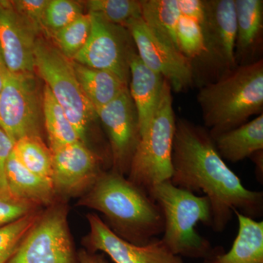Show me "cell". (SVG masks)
Here are the masks:
<instances>
[{"label":"cell","mask_w":263,"mask_h":263,"mask_svg":"<svg viewBox=\"0 0 263 263\" xmlns=\"http://www.w3.org/2000/svg\"><path fill=\"white\" fill-rule=\"evenodd\" d=\"M176 123L172 89L164 80L160 103L148 129L141 136L127 175L131 182L147 193L157 183L172 177Z\"/></svg>","instance_id":"5b68a950"},{"label":"cell","mask_w":263,"mask_h":263,"mask_svg":"<svg viewBox=\"0 0 263 263\" xmlns=\"http://www.w3.org/2000/svg\"><path fill=\"white\" fill-rule=\"evenodd\" d=\"M164 217L161 240L176 255L205 259L212 251L210 241L197 233L199 222L211 227L212 208L206 196H197L177 187L171 180L157 183L148 193Z\"/></svg>","instance_id":"277c9868"},{"label":"cell","mask_w":263,"mask_h":263,"mask_svg":"<svg viewBox=\"0 0 263 263\" xmlns=\"http://www.w3.org/2000/svg\"><path fill=\"white\" fill-rule=\"evenodd\" d=\"M178 6L181 15L202 23L205 10L203 0H178Z\"/></svg>","instance_id":"d6a6232c"},{"label":"cell","mask_w":263,"mask_h":263,"mask_svg":"<svg viewBox=\"0 0 263 263\" xmlns=\"http://www.w3.org/2000/svg\"><path fill=\"white\" fill-rule=\"evenodd\" d=\"M6 181L12 193L41 207L49 206L57 200L51 180L41 177L24 167L13 152L7 162Z\"/></svg>","instance_id":"ac0fdd59"},{"label":"cell","mask_w":263,"mask_h":263,"mask_svg":"<svg viewBox=\"0 0 263 263\" xmlns=\"http://www.w3.org/2000/svg\"><path fill=\"white\" fill-rule=\"evenodd\" d=\"M180 16L178 0L141 1V18L147 27L156 37L179 51L176 27Z\"/></svg>","instance_id":"7402d4cb"},{"label":"cell","mask_w":263,"mask_h":263,"mask_svg":"<svg viewBox=\"0 0 263 263\" xmlns=\"http://www.w3.org/2000/svg\"><path fill=\"white\" fill-rule=\"evenodd\" d=\"M108 134L113 171L129 174L133 155L139 143V122L136 106L127 88L117 98L95 110Z\"/></svg>","instance_id":"8fae6325"},{"label":"cell","mask_w":263,"mask_h":263,"mask_svg":"<svg viewBox=\"0 0 263 263\" xmlns=\"http://www.w3.org/2000/svg\"><path fill=\"white\" fill-rule=\"evenodd\" d=\"M34 60L35 68L84 143L97 114L77 80L72 61L41 40L36 42Z\"/></svg>","instance_id":"52a82bcc"},{"label":"cell","mask_w":263,"mask_h":263,"mask_svg":"<svg viewBox=\"0 0 263 263\" xmlns=\"http://www.w3.org/2000/svg\"><path fill=\"white\" fill-rule=\"evenodd\" d=\"M42 108L50 149L81 141L65 112L46 85L43 89Z\"/></svg>","instance_id":"603a6c76"},{"label":"cell","mask_w":263,"mask_h":263,"mask_svg":"<svg viewBox=\"0 0 263 263\" xmlns=\"http://www.w3.org/2000/svg\"><path fill=\"white\" fill-rule=\"evenodd\" d=\"M197 99L213 139L239 127L252 116L262 114V59L237 66L202 86Z\"/></svg>","instance_id":"3957f363"},{"label":"cell","mask_w":263,"mask_h":263,"mask_svg":"<svg viewBox=\"0 0 263 263\" xmlns=\"http://www.w3.org/2000/svg\"><path fill=\"white\" fill-rule=\"evenodd\" d=\"M91 32L87 42L72 61L91 68L108 71L124 84L129 82V61L137 52L125 27L114 25L90 13Z\"/></svg>","instance_id":"ba28073f"},{"label":"cell","mask_w":263,"mask_h":263,"mask_svg":"<svg viewBox=\"0 0 263 263\" xmlns=\"http://www.w3.org/2000/svg\"><path fill=\"white\" fill-rule=\"evenodd\" d=\"M36 34L12 3L0 1V51L9 72L33 74Z\"/></svg>","instance_id":"9a60e30c"},{"label":"cell","mask_w":263,"mask_h":263,"mask_svg":"<svg viewBox=\"0 0 263 263\" xmlns=\"http://www.w3.org/2000/svg\"><path fill=\"white\" fill-rule=\"evenodd\" d=\"M237 34L235 59L247 58L260 41L263 29L262 0H235Z\"/></svg>","instance_id":"44dd1931"},{"label":"cell","mask_w":263,"mask_h":263,"mask_svg":"<svg viewBox=\"0 0 263 263\" xmlns=\"http://www.w3.org/2000/svg\"><path fill=\"white\" fill-rule=\"evenodd\" d=\"M42 209L0 227V263H5L14 252L19 242L37 221Z\"/></svg>","instance_id":"f1b7e54d"},{"label":"cell","mask_w":263,"mask_h":263,"mask_svg":"<svg viewBox=\"0 0 263 263\" xmlns=\"http://www.w3.org/2000/svg\"><path fill=\"white\" fill-rule=\"evenodd\" d=\"M77 205L102 213L110 229L133 245H147L163 233L160 206L145 190L113 170L102 173Z\"/></svg>","instance_id":"7a4b0ae2"},{"label":"cell","mask_w":263,"mask_h":263,"mask_svg":"<svg viewBox=\"0 0 263 263\" xmlns=\"http://www.w3.org/2000/svg\"><path fill=\"white\" fill-rule=\"evenodd\" d=\"M67 217L66 200L57 198L41 211L5 263L77 262Z\"/></svg>","instance_id":"8992f818"},{"label":"cell","mask_w":263,"mask_h":263,"mask_svg":"<svg viewBox=\"0 0 263 263\" xmlns=\"http://www.w3.org/2000/svg\"><path fill=\"white\" fill-rule=\"evenodd\" d=\"M43 112L33 74L9 72L0 94V127L15 142L24 137L40 136Z\"/></svg>","instance_id":"9c48e42d"},{"label":"cell","mask_w":263,"mask_h":263,"mask_svg":"<svg viewBox=\"0 0 263 263\" xmlns=\"http://www.w3.org/2000/svg\"><path fill=\"white\" fill-rule=\"evenodd\" d=\"M223 160L238 162L263 149V115L214 138Z\"/></svg>","instance_id":"d6986e66"},{"label":"cell","mask_w":263,"mask_h":263,"mask_svg":"<svg viewBox=\"0 0 263 263\" xmlns=\"http://www.w3.org/2000/svg\"><path fill=\"white\" fill-rule=\"evenodd\" d=\"M13 152L24 167L41 177L51 180L52 182V152L43 143L41 136L21 138L15 142Z\"/></svg>","instance_id":"cb8c5ba5"},{"label":"cell","mask_w":263,"mask_h":263,"mask_svg":"<svg viewBox=\"0 0 263 263\" xmlns=\"http://www.w3.org/2000/svg\"><path fill=\"white\" fill-rule=\"evenodd\" d=\"M129 95L138 113L141 136L148 129L160 103L164 79L147 67L137 52L129 61Z\"/></svg>","instance_id":"2e32d148"},{"label":"cell","mask_w":263,"mask_h":263,"mask_svg":"<svg viewBox=\"0 0 263 263\" xmlns=\"http://www.w3.org/2000/svg\"><path fill=\"white\" fill-rule=\"evenodd\" d=\"M89 13L98 15L114 25L127 28L133 21L141 17V1L137 0H91Z\"/></svg>","instance_id":"d4e9b609"},{"label":"cell","mask_w":263,"mask_h":263,"mask_svg":"<svg viewBox=\"0 0 263 263\" xmlns=\"http://www.w3.org/2000/svg\"><path fill=\"white\" fill-rule=\"evenodd\" d=\"M48 0H22L12 2L13 8L20 16L35 32L43 28V17Z\"/></svg>","instance_id":"4dcf8cb0"},{"label":"cell","mask_w":263,"mask_h":263,"mask_svg":"<svg viewBox=\"0 0 263 263\" xmlns=\"http://www.w3.org/2000/svg\"><path fill=\"white\" fill-rule=\"evenodd\" d=\"M72 64L81 89L95 110L113 101L128 88L108 71L91 68L74 61Z\"/></svg>","instance_id":"ffe728a7"},{"label":"cell","mask_w":263,"mask_h":263,"mask_svg":"<svg viewBox=\"0 0 263 263\" xmlns=\"http://www.w3.org/2000/svg\"><path fill=\"white\" fill-rule=\"evenodd\" d=\"M15 142L0 127V190L8 188L6 181V165Z\"/></svg>","instance_id":"1f68e13d"},{"label":"cell","mask_w":263,"mask_h":263,"mask_svg":"<svg viewBox=\"0 0 263 263\" xmlns=\"http://www.w3.org/2000/svg\"><path fill=\"white\" fill-rule=\"evenodd\" d=\"M87 220L89 232L84 245L89 252L101 251L115 263H184L160 238L145 245H133L115 234L97 214H88Z\"/></svg>","instance_id":"4fadbf2b"},{"label":"cell","mask_w":263,"mask_h":263,"mask_svg":"<svg viewBox=\"0 0 263 263\" xmlns=\"http://www.w3.org/2000/svg\"><path fill=\"white\" fill-rule=\"evenodd\" d=\"M172 164L173 184L192 193H203L209 199L211 227L216 233L224 231L234 210L254 219L262 216L263 193L243 186L205 128L176 119Z\"/></svg>","instance_id":"6da1fadb"},{"label":"cell","mask_w":263,"mask_h":263,"mask_svg":"<svg viewBox=\"0 0 263 263\" xmlns=\"http://www.w3.org/2000/svg\"><path fill=\"white\" fill-rule=\"evenodd\" d=\"M82 14V7L77 2L50 0L45 10L43 28L54 34Z\"/></svg>","instance_id":"83f0119b"},{"label":"cell","mask_w":263,"mask_h":263,"mask_svg":"<svg viewBox=\"0 0 263 263\" xmlns=\"http://www.w3.org/2000/svg\"><path fill=\"white\" fill-rule=\"evenodd\" d=\"M253 158L254 162L256 164V173H257V177L258 179L262 180V151L256 152L252 156Z\"/></svg>","instance_id":"d590c367"},{"label":"cell","mask_w":263,"mask_h":263,"mask_svg":"<svg viewBox=\"0 0 263 263\" xmlns=\"http://www.w3.org/2000/svg\"><path fill=\"white\" fill-rule=\"evenodd\" d=\"M76 263H108V262L101 254H96L95 252L82 250L77 254Z\"/></svg>","instance_id":"836d02e7"},{"label":"cell","mask_w":263,"mask_h":263,"mask_svg":"<svg viewBox=\"0 0 263 263\" xmlns=\"http://www.w3.org/2000/svg\"><path fill=\"white\" fill-rule=\"evenodd\" d=\"M91 16L89 13L82 14L74 22L53 34L58 50L69 60L84 48L91 32Z\"/></svg>","instance_id":"484cf974"},{"label":"cell","mask_w":263,"mask_h":263,"mask_svg":"<svg viewBox=\"0 0 263 263\" xmlns=\"http://www.w3.org/2000/svg\"><path fill=\"white\" fill-rule=\"evenodd\" d=\"M41 209L42 207L37 204L16 196L8 188L0 190V227L10 224Z\"/></svg>","instance_id":"f546056e"},{"label":"cell","mask_w":263,"mask_h":263,"mask_svg":"<svg viewBox=\"0 0 263 263\" xmlns=\"http://www.w3.org/2000/svg\"><path fill=\"white\" fill-rule=\"evenodd\" d=\"M127 29L141 61L162 76L169 83L172 91L179 92L193 85L194 71L191 60L156 37L141 17L131 22Z\"/></svg>","instance_id":"30bf717a"},{"label":"cell","mask_w":263,"mask_h":263,"mask_svg":"<svg viewBox=\"0 0 263 263\" xmlns=\"http://www.w3.org/2000/svg\"><path fill=\"white\" fill-rule=\"evenodd\" d=\"M8 73H9V70L5 65L1 51H0V94L4 87L5 81H6Z\"/></svg>","instance_id":"e575fe53"},{"label":"cell","mask_w":263,"mask_h":263,"mask_svg":"<svg viewBox=\"0 0 263 263\" xmlns=\"http://www.w3.org/2000/svg\"><path fill=\"white\" fill-rule=\"evenodd\" d=\"M204 9L200 24L205 46L202 56L230 72L237 67L235 0H204Z\"/></svg>","instance_id":"5bb4252c"},{"label":"cell","mask_w":263,"mask_h":263,"mask_svg":"<svg viewBox=\"0 0 263 263\" xmlns=\"http://www.w3.org/2000/svg\"><path fill=\"white\" fill-rule=\"evenodd\" d=\"M51 150L52 184L57 198L82 196L105 171L100 158L81 141Z\"/></svg>","instance_id":"7c38bea8"},{"label":"cell","mask_w":263,"mask_h":263,"mask_svg":"<svg viewBox=\"0 0 263 263\" xmlns=\"http://www.w3.org/2000/svg\"><path fill=\"white\" fill-rule=\"evenodd\" d=\"M180 51L190 60L202 57L205 51L201 26L197 21L181 15L176 27Z\"/></svg>","instance_id":"4316f807"},{"label":"cell","mask_w":263,"mask_h":263,"mask_svg":"<svg viewBox=\"0 0 263 263\" xmlns=\"http://www.w3.org/2000/svg\"><path fill=\"white\" fill-rule=\"evenodd\" d=\"M238 220V234L229 252L213 249L205 263H263V221L233 211Z\"/></svg>","instance_id":"e0dca14e"}]
</instances>
